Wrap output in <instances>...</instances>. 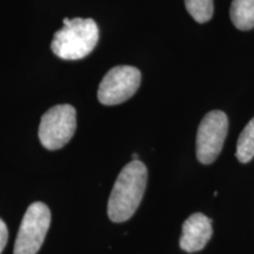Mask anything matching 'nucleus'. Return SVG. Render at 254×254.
Instances as JSON below:
<instances>
[{
	"mask_svg": "<svg viewBox=\"0 0 254 254\" xmlns=\"http://www.w3.org/2000/svg\"><path fill=\"white\" fill-rule=\"evenodd\" d=\"M212 233L211 219L202 213L192 214L183 225L180 247L189 253L201 251L207 245Z\"/></svg>",
	"mask_w": 254,
	"mask_h": 254,
	"instance_id": "nucleus-7",
	"label": "nucleus"
},
{
	"mask_svg": "<svg viewBox=\"0 0 254 254\" xmlns=\"http://www.w3.org/2000/svg\"><path fill=\"white\" fill-rule=\"evenodd\" d=\"M147 185V168L140 160H132L119 173L111 192L107 214L114 222L132 218L140 205Z\"/></svg>",
	"mask_w": 254,
	"mask_h": 254,
	"instance_id": "nucleus-1",
	"label": "nucleus"
},
{
	"mask_svg": "<svg viewBox=\"0 0 254 254\" xmlns=\"http://www.w3.org/2000/svg\"><path fill=\"white\" fill-rule=\"evenodd\" d=\"M228 119L221 111H211L200 123L196 133V158L201 164H212L219 157L227 135Z\"/></svg>",
	"mask_w": 254,
	"mask_h": 254,
	"instance_id": "nucleus-6",
	"label": "nucleus"
},
{
	"mask_svg": "<svg viewBox=\"0 0 254 254\" xmlns=\"http://www.w3.org/2000/svg\"><path fill=\"white\" fill-rule=\"evenodd\" d=\"M99 40V28L93 19H64V27L56 32L51 49L64 60H80L87 57Z\"/></svg>",
	"mask_w": 254,
	"mask_h": 254,
	"instance_id": "nucleus-2",
	"label": "nucleus"
},
{
	"mask_svg": "<svg viewBox=\"0 0 254 254\" xmlns=\"http://www.w3.org/2000/svg\"><path fill=\"white\" fill-rule=\"evenodd\" d=\"M7 238H8L7 226H6L4 220L0 219V254H1V252L5 249L6 243H7Z\"/></svg>",
	"mask_w": 254,
	"mask_h": 254,
	"instance_id": "nucleus-11",
	"label": "nucleus"
},
{
	"mask_svg": "<svg viewBox=\"0 0 254 254\" xmlns=\"http://www.w3.org/2000/svg\"><path fill=\"white\" fill-rule=\"evenodd\" d=\"M187 12L200 24L207 23L214 11L213 0H185Z\"/></svg>",
	"mask_w": 254,
	"mask_h": 254,
	"instance_id": "nucleus-10",
	"label": "nucleus"
},
{
	"mask_svg": "<svg viewBox=\"0 0 254 254\" xmlns=\"http://www.w3.org/2000/svg\"><path fill=\"white\" fill-rule=\"evenodd\" d=\"M141 81V73L133 66H116L111 68L98 88V99L103 105L112 106L125 103L133 97Z\"/></svg>",
	"mask_w": 254,
	"mask_h": 254,
	"instance_id": "nucleus-5",
	"label": "nucleus"
},
{
	"mask_svg": "<svg viewBox=\"0 0 254 254\" xmlns=\"http://www.w3.org/2000/svg\"><path fill=\"white\" fill-rule=\"evenodd\" d=\"M254 157V118L245 126L239 135L237 144V158L240 163L245 164Z\"/></svg>",
	"mask_w": 254,
	"mask_h": 254,
	"instance_id": "nucleus-9",
	"label": "nucleus"
},
{
	"mask_svg": "<svg viewBox=\"0 0 254 254\" xmlns=\"http://www.w3.org/2000/svg\"><path fill=\"white\" fill-rule=\"evenodd\" d=\"M231 19L234 26L241 31L254 27V0H233L231 5Z\"/></svg>",
	"mask_w": 254,
	"mask_h": 254,
	"instance_id": "nucleus-8",
	"label": "nucleus"
},
{
	"mask_svg": "<svg viewBox=\"0 0 254 254\" xmlns=\"http://www.w3.org/2000/svg\"><path fill=\"white\" fill-rule=\"evenodd\" d=\"M51 224V211L44 202L28 206L19 227L13 254H37L46 238Z\"/></svg>",
	"mask_w": 254,
	"mask_h": 254,
	"instance_id": "nucleus-4",
	"label": "nucleus"
},
{
	"mask_svg": "<svg viewBox=\"0 0 254 254\" xmlns=\"http://www.w3.org/2000/svg\"><path fill=\"white\" fill-rule=\"evenodd\" d=\"M77 119L75 109L71 105H57L41 117L39 140L46 150H59L74 135Z\"/></svg>",
	"mask_w": 254,
	"mask_h": 254,
	"instance_id": "nucleus-3",
	"label": "nucleus"
}]
</instances>
